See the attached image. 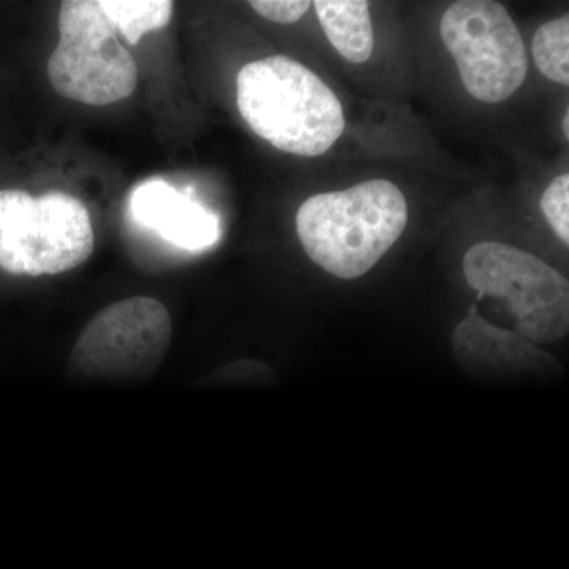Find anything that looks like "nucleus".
<instances>
[{
    "instance_id": "4",
    "label": "nucleus",
    "mask_w": 569,
    "mask_h": 569,
    "mask_svg": "<svg viewBox=\"0 0 569 569\" xmlns=\"http://www.w3.org/2000/svg\"><path fill=\"white\" fill-rule=\"evenodd\" d=\"M96 0H67L59 10L58 48L48 61L54 91L92 107L122 102L138 84V66Z\"/></svg>"
},
{
    "instance_id": "13",
    "label": "nucleus",
    "mask_w": 569,
    "mask_h": 569,
    "mask_svg": "<svg viewBox=\"0 0 569 569\" xmlns=\"http://www.w3.org/2000/svg\"><path fill=\"white\" fill-rule=\"evenodd\" d=\"M276 381V373L271 367L254 361H239L234 365L224 366L217 370L211 377L206 378L208 387L234 388L241 387H266Z\"/></svg>"
},
{
    "instance_id": "1",
    "label": "nucleus",
    "mask_w": 569,
    "mask_h": 569,
    "mask_svg": "<svg viewBox=\"0 0 569 569\" xmlns=\"http://www.w3.org/2000/svg\"><path fill=\"white\" fill-rule=\"evenodd\" d=\"M407 223L406 197L385 179L313 194L296 213L298 238L310 260L343 280L367 274L399 241Z\"/></svg>"
},
{
    "instance_id": "10",
    "label": "nucleus",
    "mask_w": 569,
    "mask_h": 569,
    "mask_svg": "<svg viewBox=\"0 0 569 569\" xmlns=\"http://www.w3.org/2000/svg\"><path fill=\"white\" fill-rule=\"evenodd\" d=\"M312 6L326 37L346 61H369L373 51L369 3L365 0H317Z\"/></svg>"
},
{
    "instance_id": "6",
    "label": "nucleus",
    "mask_w": 569,
    "mask_h": 569,
    "mask_svg": "<svg viewBox=\"0 0 569 569\" xmlns=\"http://www.w3.org/2000/svg\"><path fill=\"white\" fill-rule=\"evenodd\" d=\"M171 336L170 312L159 299H122L82 329L71 350L70 373L88 380H146L162 365Z\"/></svg>"
},
{
    "instance_id": "16",
    "label": "nucleus",
    "mask_w": 569,
    "mask_h": 569,
    "mask_svg": "<svg viewBox=\"0 0 569 569\" xmlns=\"http://www.w3.org/2000/svg\"><path fill=\"white\" fill-rule=\"evenodd\" d=\"M563 130H565V137H567V140L569 138V116H568V111H567V114H565V119H563Z\"/></svg>"
},
{
    "instance_id": "7",
    "label": "nucleus",
    "mask_w": 569,
    "mask_h": 569,
    "mask_svg": "<svg viewBox=\"0 0 569 569\" xmlns=\"http://www.w3.org/2000/svg\"><path fill=\"white\" fill-rule=\"evenodd\" d=\"M440 33L467 92L479 102H505L526 81V44L501 3L459 0L445 11Z\"/></svg>"
},
{
    "instance_id": "15",
    "label": "nucleus",
    "mask_w": 569,
    "mask_h": 569,
    "mask_svg": "<svg viewBox=\"0 0 569 569\" xmlns=\"http://www.w3.org/2000/svg\"><path fill=\"white\" fill-rule=\"evenodd\" d=\"M258 14L266 20L280 22V24H293L301 20L307 10L312 7L310 2H301V0H253L249 2Z\"/></svg>"
},
{
    "instance_id": "3",
    "label": "nucleus",
    "mask_w": 569,
    "mask_h": 569,
    "mask_svg": "<svg viewBox=\"0 0 569 569\" xmlns=\"http://www.w3.org/2000/svg\"><path fill=\"white\" fill-rule=\"evenodd\" d=\"M91 213L78 198L0 190V268L14 276L71 271L93 252Z\"/></svg>"
},
{
    "instance_id": "2",
    "label": "nucleus",
    "mask_w": 569,
    "mask_h": 569,
    "mask_svg": "<svg viewBox=\"0 0 569 569\" xmlns=\"http://www.w3.org/2000/svg\"><path fill=\"white\" fill-rule=\"evenodd\" d=\"M236 100L258 137L295 156H323L346 130L336 93L317 73L287 56L242 67Z\"/></svg>"
},
{
    "instance_id": "8",
    "label": "nucleus",
    "mask_w": 569,
    "mask_h": 569,
    "mask_svg": "<svg viewBox=\"0 0 569 569\" xmlns=\"http://www.w3.org/2000/svg\"><path fill=\"white\" fill-rule=\"evenodd\" d=\"M452 348L463 372L486 383L549 381L561 373L556 359L522 336L489 325L475 307L456 328Z\"/></svg>"
},
{
    "instance_id": "5",
    "label": "nucleus",
    "mask_w": 569,
    "mask_h": 569,
    "mask_svg": "<svg viewBox=\"0 0 569 569\" xmlns=\"http://www.w3.org/2000/svg\"><path fill=\"white\" fill-rule=\"evenodd\" d=\"M462 268L471 290L505 302L523 339L553 343L568 335V280L541 258L501 242H479L468 249Z\"/></svg>"
},
{
    "instance_id": "12",
    "label": "nucleus",
    "mask_w": 569,
    "mask_h": 569,
    "mask_svg": "<svg viewBox=\"0 0 569 569\" xmlns=\"http://www.w3.org/2000/svg\"><path fill=\"white\" fill-rule=\"evenodd\" d=\"M535 62L548 80L569 84V18L545 22L533 37Z\"/></svg>"
},
{
    "instance_id": "14",
    "label": "nucleus",
    "mask_w": 569,
    "mask_h": 569,
    "mask_svg": "<svg viewBox=\"0 0 569 569\" xmlns=\"http://www.w3.org/2000/svg\"><path fill=\"white\" fill-rule=\"evenodd\" d=\"M569 174H561L549 183L541 197V211L556 234L569 244Z\"/></svg>"
},
{
    "instance_id": "9",
    "label": "nucleus",
    "mask_w": 569,
    "mask_h": 569,
    "mask_svg": "<svg viewBox=\"0 0 569 569\" xmlns=\"http://www.w3.org/2000/svg\"><path fill=\"white\" fill-rule=\"evenodd\" d=\"M130 213L141 227L189 252H203L220 239L219 217L163 181L134 187Z\"/></svg>"
},
{
    "instance_id": "11",
    "label": "nucleus",
    "mask_w": 569,
    "mask_h": 569,
    "mask_svg": "<svg viewBox=\"0 0 569 569\" xmlns=\"http://www.w3.org/2000/svg\"><path fill=\"white\" fill-rule=\"evenodd\" d=\"M103 13L130 44L148 32L170 24L174 3L170 0H100Z\"/></svg>"
}]
</instances>
